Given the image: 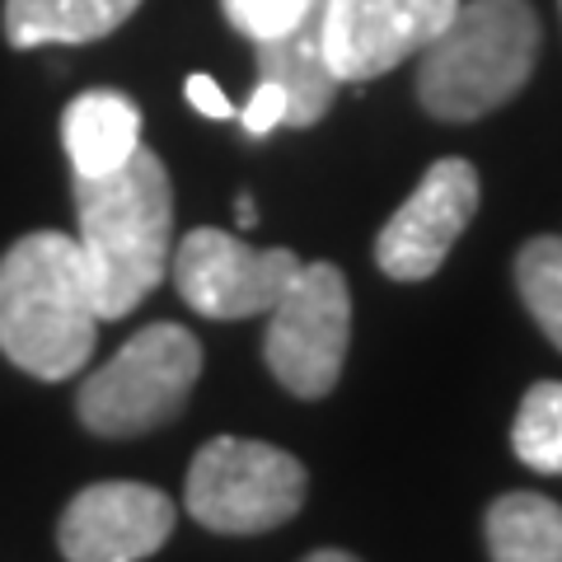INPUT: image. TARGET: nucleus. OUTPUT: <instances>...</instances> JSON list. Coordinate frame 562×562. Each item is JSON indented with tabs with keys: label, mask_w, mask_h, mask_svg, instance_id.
<instances>
[{
	"label": "nucleus",
	"mask_w": 562,
	"mask_h": 562,
	"mask_svg": "<svg viewBox=\"0 0 562 562\" xmlns=\"http://www.w3.org/2000/svg\"><path fill=\"white\" fill-rule=\"evenodd\" d=\"M516 460L535 473H562V384L539 380L520 398V413L512 422Z\"/></svg>",
	"instance_id": "obj_16"
},
{
	"label": "nucleus",
	"mask_w": 562,
	"mask_h": 562,
	"mask_svg": "<svg viewBox=\"0 0 562 562\" xmlns=\"http://www.w3.org/2000/svg\"><path fill=\"white\" fill-rule=\"evenodd\" d=\"M492 562H562V506L535 492H506L487 506Z\"/></svg>",
	"instance_id": "obj_14"
},
{
	"label": "nucleus",
	"mask_w": 562,
	"mask_h": 562,
	"mask_svg": "<svg viewBox=\"0 0 562 562\" xmlns=\"http://www.w3.org/2000/svg\"><path fill=\"white\" fill-rule=\"evenodd\" d=\"M479 211V173L469 160H436L413 198L403 202L375 239L380 272L394 281H427L454 249V239L469 231Z\"/></svg>",
	"instance_id": "obj_9"
},
{
	"label": "nucleus",
	"mask_w": 562,
	"mask_h": 562,
	"mask_svg": "<svg viewBox=\"0 0 562 562\" xmlns=\"http://www.w3.org/2000/svg\"><path fill=\"white\" fill-rule=\"evenodd\" d=\"M183 94H188V103L198 113H206V117H235V103L225 99V90L211 76H188V85H183Z\"/></svg>",
	"instance_id": "obj_19"
},
{
	"label": "nucleus",
	"mask_w": 562,
	"mask_h": 562,
	"mask_svg": "<svg viewBox=\"0 0 562 562\" xmlns=\"http://www.w3.org/2000/svg\"><path fill=\"white\" fill-rule=\"evenodd\" d=\"M319 0H221L225 20L249 43H272L281 33H291Z\"/></svg>",
	"instance_id": "obj_17"
},
{
	"label": "nucleus",
	"mask_w": 562,
	"mask_h": 562,
	"mask_svg": "<svg viewBox=\"0 0 562 562\" xmlns=\"http://www.w3.org/2000/svg\"><path fill=\"white\" fill-rule=\"evenodd\" d=\"M319 10H324V0L291 33H281L272 43H254L258 80H272L286 94V127H314L333 109V94L342 85L324 57Z\"/></svg>",
	"instance_id": "obj_11"
},
{
	"label": "nucleus",
	"mask_w": 562,
	"mask_h": 562,
	"mask_svg": "<svg viewBox=\"0 0 562 562\" xmlns=\"http://www.w3.org/2000/svg\"><path fill=\"white\" fill-rule=\"evenodd\" d=\"M254 221H258V211H254V198H239V231H249Z\"/></svg>",
	"instance_id": "obj_21"
},
{
	"label": "nucleus",
	"mask_w": 562,
	"mask_h": 562,
	"mask_svg": "<svg viewBox=\"0 0 562 562\" xmlns=\"http://www.w3.org/2000/svg\"><path fill=\"white\" fill-rule=\"evenodd\" d=\"M173 286L206 319H258L268 314L301 258L291 249H254L231 231H192L173 254Z\"/></svg>",
	"instance_id": "obj_7"
},
{
	"label": "nucleus",
	"mask_w": 562,
	"mask_h": 562,
	"mask_svg": "<svg viewBox=\"0 0 562 562\" xmlns=\"http://www.w3.org/2000/svg\"><path fill=\"white\" fill-rule=\"evenodd\" d=\"M516 286L543 338L562 351V235H539L525 244L516 258Z\"/></svg>",
	"instance_id": "obj_15"
},
{
	"label": "nucleus",
	"mask_w": 562,
	"mask_h": 562,
	"mask_svg": "<svg viewBox=\"0 0 562 562\" xmlns=\"http://www.w3.org/2000/svg\"><path fill=\"white\" fill-rule=\"evenodd\" d=\"M173 535V502L146 483H94L70 497L57 525L66 562H140Z\"/></svg>",
	"instance_id": "obj_10"
},
{
	"label": "nucleus",
	"mask_w": 562,
	"mask_h": 562,
	"mask_svg": "<svg viewBox=\"0 0 562 562\" xmlns=\"http://www.w3.org/2000/svg\"><path fill=\"white\" fill-rule=\"evenodd\" d=\"M239 122H244V132L249 136H272L277 127H286V94H281V85L258 80L249 103H244Z\"/></svg>",
	"instance_id": "obj_18"
},
{
	"label": "nucleus",
	"mask_w": 562,
	"mask_h": 562,
	"mask_svg": "<svg viewBox=\"0 0 562 562\" xmlns=\"http://www.w3.org/2000/svg\"><path fill=\"white\" fill-rule=\"evenodd\" d=\"M539 61L530 0H464L422 47L417 99L441 122H473L525 90Z\"/></svg>",
	"instance_id": "obj_3"
},
{
	"label": "nucleus",
	"mask_w": 562,
	"mask_h": 562,
	"mask_svg": "<svg viewBox=\"0 0 562 562\" xmlns=\"http://www.w3.org/2000/svg\"><path fill=\"white\" fill-rule=\"evenodd\" d=\"M188 512L216 535H262L286 525L305 506V469L295 454L216 436L198 450L188 469Z\"/></svg>",
	"instance_id": "obj_5"
},
{
	"label": "nucleus",
	"mask_w": 562,
	"mask_h": 562,
	"mask_svg": "<svg viewBox=\"0 0 562 562\" xmlns=\"http://www.w3.org/2000/svg\"><path fill=\"white\" fill-rule=\"evenodd\" d=\"M99 314L76 235L33 231L0 258V351L38 380L85 371Z\"/></svg>",
	"instance_id": "obj_2"
},
{
	"label": "nucleus",
	"mask_w": 562,
	"mask_h": 562,
	"mask_svg": "<svg viewBox=\"0 0 562 562\" xmlns=\"http://www.w3.org/2000/svg\"><path fill=\"white\" fill-rule=\"evenodd\" d=\"M76 225L94 314H132L169 272L173 188L165 160L140 146L117 173L76 179Z\"/></svg>",
	"instance_id": "obj_1"
},
{
	"label": "nucleus",
	"mask_w": 562,
	"mask_h": 562,
	"mask_svg": "<svg viewBox=\"0 0 562 562\" xmlns=\"http://www.w3.org/2000/svg\"><path fill=\"white\" fill-rule=\"evenodd\" d=\"M454 10L460 0H324V57L342 85L375 80L417 57Z\"/></svg>",
	"instance_id": "obj_8"
},
{
	"label": "nucleus",
	"mask_w": 562,
	"mask_h": 562,
	"mask_svg": "<svg viewBox=\"0 0 562 562\" xmlns=\"http://www.w3.org/2000/svg\"><path fill=\"white\" fill-rule=\"evenodd\" d=\"M61 146L76 179H103L140 150V109L117 90H85L61 113Z\"/></svg>",
	"instance_id": "obj_12"
},
{
	"label": "nucleus",
	"mask_w": 562,
	"mask_h": 562,
	"mask_svg": "<svg viewBox=\"0 0 562 562\" xmlns=\"http://www.w3.org/2000/svg\"><path fill=\"white\" fill-rule=\"evenodd\" d=\"M305 562H361V558H351V553H342V549H319V553H310Z\"/></svg>",
	"instance_id": "obj_20"
},
{
	"label": "nucleus",
	"mask_w": 562,
	"mask_h": 562,
	"mask_svg": "<svg viewBox=\"0 0 562 562\" xmlns=\"http://www.w3.org/2000/svg\"><path fill=\"white\" fill-rule=\"evenodd\" d=\"M351 342V291L333 262H301L281 301L268 310L262 361L295 398H324L342 375Z\"/></svg>",
	"instance_id": "obj_6"
},
{
	"label": "nucleus",
	"mask_w": 562,
	"mask_h": 562,
	"mask_svg": "<svg viewBox=\"0 0 562 562\" xmlns=\"http://www.w3.org/2000/svg\"><path fill=\"white\" fill-rule=\"evenodd\" d=\"M136 5L140 0H5V38L24 52L47 43H94L127 24Z\"/></svg>",
	"instance_id": "obj_13"
},
{
	"label": "nucleus",
	"mask_w": 562,
	"mask_h": 562,
	"mask_svg": "<svg viewBox=\"0 0 562 562\" xmlns=\"http://www.w3.org/2000/svg\"><path fill=\"white\" fill-rule=\"evenodd\" d=\"M202 375V347L183 324H150L80 384V422L94 436H140L183 413Z\"/></svg>",
	"instance_id": "obj_4"
}]
</instances>
